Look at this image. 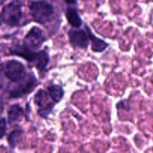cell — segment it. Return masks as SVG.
<instances>
[{
    "label": "cell",
    "mask_w": 153,
    "mask_h": 153,
    "mask_svg": "<svg viewBox=\"0 0 153 153\" xmlns=\"http://www.w3.org/2000/svg\"><path fill=\"white\" fill-rule=\"evenodd\" d=\"M10 54L21 56L35 66L39 71H43L47 67L49 62V55L46 50L34 52L25 46L15 45L10 49Z\"/></svg>",
    "instance_id": "cell-1"
},
{
    "label": "cell",
    "mask_w": 153,
    "mask_h": 153,
    "mask_svg": "<svg viewBox=\"0 0 153 153\" xmlns=\"http://www.w3.org/2000/svg\"><path fill=\"white\" fill-rule=\"evenodd\" d=\"M24 111L19 104H14L7 110V122L9 124L19 122L22 119Z\"/></svg>",
    "instance_id": "cell-10"
},
{
    "label": "cell",
    "mask_w": 153,
    "mask_h": 153,
    "mask_svg": "<svg viewBox=\"0 0 153 153\" xmlns=\"http://www.w3.org/2000/svg\"><path fill=\"white\" fill-rule=\"evenodd\" d=\"M1 66H0V75H1ZM0 79H1V76H0Z\"/></svg>",
    "instance_id": "cell-17"
},
{
    "label": "cell",
    "mask_w": 153,
    "mask_h": 153,
    "mask_svg": "<svg viewBox=\"0 0 153 153\" xmlns=\"http://www.w3.org/2000/svg\"><path fill=\"white\" fill-rule=\"evenodd\" d=\"M29 13L35 22L45 24L52 19L55 9L53 5L46 0H33L29 4Z\"/></svg>",
    "instance_id": "cell-2"
},
{
    "label": "cell",
    "mask_w": 153,
    "mask_h": 153,
    "mask_svg": "<svg viewBox=\"0 0 153 153\" xmlns=\"http://www.w3.org/2000/svg\"><path fill=\"white\" fill-rule=\"evenodd\" d=\"M49 95L44 90H39L34 95V103L37 105L38 114L43 118H46L55 107V102L49 100Z\"/></svg>",
    "instance_id": "cell-6"
},
{
    "label": "cell",
    "mask_w": 153,
    "mask_h": 153,
    "mask_svg": "<svg viewBox=\"0 0 153 153\" xmlns=\"http://www.w3.org/2000/svg\"><path fill=\"white\" fill-rule=\"evenodd\" d=\"M3 111H4V102L1 97H0V115L2 114Z\"/></svg>",
    "instance_id": "cell-15"
},
{
    "label": "cell",
    "mask_w": 153,
    "mask_h": 153,
    "mask_svg": "<svg viewBox=\"0 0 153 153\" xmlns=\"http://www.w3.org/2000/svg\"><path fill=\"white\" fill-rule=\"evenodd\" d=\"M65 15L69 24H70L73 28H80L82 26V19L75 7H67Z\"/></svg>",
    "instance_id": "cell-11"
},
{
    "label": "cell",
    "mask_w": 153,
    "mask_h": 153,
    "mask_svg": "<svg viewBox=\"0 0 153 153\" xmlns=\"http://www.w3.org/2000/svg\"><path fill=\"white\" fill-rule=\"evenodd\" d=\"M23 137V131L20 128L14 129L9 134L7 142L11 149H14L19 143H21Z\"/></svg>",
    "instance_id": "cell-13"
},
{
    "label": "cell",
    "mask_w": 153,
    "mask_h": 153,
    "mask_svg": "<svg viewBox=\"0 0 153 153\" xmlns=\"http://www.w3.org/2000/svg\"><path fill=\"white\" fill-rule=\"evenodd\" d=\"M2 70L4 76L13 83L23 79L28 73L25 70V66L16 60L7 61Z\"/></svg>",
    "instance_id": "cell-5"
},
{
    "label": "cell",
    "mask_w": 153,
    "mask_h": 153,
    "mask_svg": "<svg viewBox=\"0 0 153 153\" xmlns=\"http://www.w3.org/2000/svg\"><path fill=\"white\" fill-rule=\"evenodd\" d=\"M86 30L89 36V40L91 42V49L95 52H102L108 46V43H106L102 39H100L94 35L91 31L89 27L86 25Z\"/></svg>",
    "instance_id": "cell-9"
},
{
    "label": "cell",
    "mask_w": 153,
    "mask_h": 153,
    "mask_svg": "<svg viewBox=\"0 0 153 153\" xmlns=\"http://www.w3.org/2000/svg\"><path fill=\"white\" fill-rule=\"evenodd\" d=\"M22 18V4L18 0H12L1 9L0 23L9 27H16L19 25Z\"/></svg>",
    "instance_id": "cell-3"
},
{
    "label": "cell",
    "mask_w": 153,
    "mask_h": 153,
    "mask_svg": "<svg viewBox=\"0 0 153 153\" xmlns=\"http://www.w3.org/2000/svg\"><path fill=\"white\" fill-rule=\"evenodd\" d=\"M7 130V121L4 117H0V139L4 136Z\"/></svg>",
    "instance_id": "cell-14"
},
{
    "label": "cell",
    "mask_w": 153,
    "mask_h": 153,
    "mask_svg": "<svg viewBox=\"0 0 153 153\" xmlns=\"http://www.w3.org/2000/svg\"><path fill=\"white\" fill-rule=\"evenodd\" d=\"M64 1L68 4H76V1H77L76 0H64Z\"/></svg>",
    "instance_id": "cell-16"
},
{
    "label": "cell",
    "mask_w": 153,
    "mask_h": 153,
    "mask_svg": "<svg viewBox=\"0 0 153 153\" xmlns=\"http://www.w3.org/2000/svg\"><path fill=\"white\" fill-rule=\"evenodd\" d=\"M68 37L70 43L74 47L86 49L89 44L88 32L79 28H73L69 30Z\"/></svg>",
    "instance_id": "cell-8"
},
{
    "label": "cell",
    "mask_w": 153,
    "mask_h": 153,
    "mask_svg": "<svg viewBox=\"0 0 153 153\" xmlns=\"http://www.w3.org/2000/svg\"><path fill=\"white\" fill-rule=\"evenodd\" d=\"M16 83L17 85L8 91L11 98H19L31 93L37 85V81L32 73H27L23 79Z\"/></svg>",
    "instance_id": "cell-4"
},
{
    "label": "cell",
    "mask_w": 153,
    "mask_h": 153,
    "mask_svg": "<svg viewBox=\"0 0 153 153\" xmlns=\"http://www.w3.org/2000/svg\"><path fill=\"white\" fill-rule=\"evenodd\" d=\"M46 40L44 33L38 27L34 26L29 30L23 39V46L31 50L37 49Z\"/></svg>",
    "instance_id": "cell-7"
},
{
    "label": "cell",
    "mask_w": 153,
    "mask_h": 153,
    "mask_svg": "<svg viewBox=\"0 0 153 153\" xmlns=\"http://www.w3.org/2000/svg\"><path fill=\"white\" fill-rule=\"evenodd\" d=\"M47 91L52 101L55 103L61 102L64 96V91L62 87L58 85H51L47 87Z\"/></svg>",
    "instance_id": "cell-12"
}]
</instances>
